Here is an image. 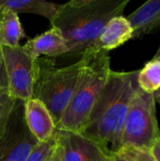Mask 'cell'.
<instances>
[{
    "label": "cell",
    "mask_w": 160,
    "mask_h": 161,
    "mask_svg": "<svg viewBox=\"0 0 160 161\" xmlns=\"http://www.w3.org/2000/svg\"><path fill=\"white\" fill-rule=\"evenodd\" d=\"M159 138L154 95L139 88L130 102L124 122L122 147L135 146L150 149Z\"/></svg>",
    "instance_id": "5b68a950"
},
{
    "label": "cell",
    "mask_w": 160,
    "mask_h": 161,
    "mask_svg": "<svg viewBox=\"0 0 160 161\" xmlns=\"http://www.w3.org/2000/svg\"><path fill=\"white\" fill-rule=\"evenodd\" d=\"M53 153H54V152H53ZM52 155H53V154H52ZM51 159H52V156H51V157H50V158H48L46 161H51Z\"/></svg>",
    "instance_id": "d4e9b609"
},
{
    "label": "cell",
    "mask_w": 160,
    "mask_h": 161,
    "mask_svg": "<svg viewBox=\"0 0 160 161\" xmlns=\"http://www.w3.org/2000/svg\"><path fill=\"white\" fill-rule=\"evenodd\" d=\"M57 145L56 132L54 137L47 142H39V144L33 149L25 161H46L53 154Z\"/></svg>",
    "instance_id": "e0dca14e"
},
{
    "label": "cell",
    "mask_w": 160,
    "mask_h": 161,
    "mask_svg": "<svg viewBox=\"0 0 160 161\" xmlns=\"http://www.w3.org/2000/svg\"><path fill=\"white\" fill-rule=\"evenodd\" d=\"M57 137V136H56ZM51 161H63V152H62V147L60 143L58 142L57 139V145L55 147L54 153L52 155V159Z\"/></svg>",
    "instance_id": "d6986e66"
},
{
    "label": "cell",
    "mask_w": 160,
    "mask_h": 161,
    "mask_svg": "<svg viewBox=\"0 0 160 161\" xmlns=\"http://www.w3.org/2000/svg\"><path fill=\"white\" fill-rule=\"evenodd\" d=\"M125 161H156L151 150L148 148L123 146L118 153Z\"/></svg>",
    "instance_id": "2e32d148"
},
{
    "label": "cell",
    "mask_w": 160,
    "mask_h": 161,
    "mask_svg": "<svg viewBox=\"0 0 160 161\" xmlns=\"http://www.w3.org/2000/svg\"><path fill=\"white\" fill-rule=\"evenodd\" d=\"M139 88L148 93L160 89V57H154L138 74Z\"/></svg>",
    "instance_id": "9a60e30c"
},
{
    "label": "cell",
    "mask_w": 160,
    "mask_h": 161,
    "mask_svg": "<svg viewBox=\"0 0 160 161\" xmlns=\"http://www.w3.org/2000/svg\"><path fill=\"white\" fill-rule=\"evenodd\" d=\"M62 4L41 0H0V8H6L15 13H33L44 17L51 25L55 21Z\"/></svg>",
    "instance_id": "4fadbf2b"
},
{
    "label": "cell",
    "mask_w": 160,
    "mask_h": 161,
    "mask_svg": "<svg viewBox=\"0 0 160 161\" xmlns=\"http://www.w3.org/2000/svg\"><path fill=\"white\" fill-rule=\"evenodd\" d=\"M138 71L111 72L87 125L80 133L108 155L122 148L124 122L130 102L139 89Z\"/></svg>",
    "instance_id": "6da1fadb"
},
{
    "label": "cell",
    "mask_w": 160,
    "mask_h": 161,
    "mask_svg": "<svg viewBox=\"0 0 160 161\" xmlns=\"http://www.w3.org/2000/svg\"><path fill=\"white\" fill-rule=\"evenodd\" d=\"M129 0H72L62 4L52 26L62 33L68 55L82 56L89 51L103 27L124 13Z\"/></svg>",
    "instance_id": "7a4b0ae2"
},
{
    "label": "cell",
    "mask_w": 160,
    "mask_h": 161,
    "mask_svg": "<svg viewBox=\"0 0 160 161\" xmlns=\"http://www.w3.org/2000/svg\"><path fill=\"white\" fill-rule=\"evenodd\" d=\"M22 47L24 51L35 60L43 56L57 58L69 54V48L62 33L55 26L28 40Z\"/></svg>",
    "instance_id": "30bf717a"
},
{
    "label": "cell",
    "mask_w": 160,
    "mask_h": 161,
    "mask_svg": "<svg viewBox=\"0 0 160 161\" xmlns=\"http://www.w3.org/2000/svg\"><path fill=\"white\" fill-rule=\"evenodd\" d=\"M0 17V46L17 47L20 41L25 38V32L22 27L19 16L12 10L1 8Z\"/></svg>",
    "instance_id": "5bb4252c"
},
{
    "label": "cell",
    "mask_w": 160,
    "mask_h": 161,
    "mask_svg": "<svg viewBox=\"0 0 160 161\" xmlns=\"http://www.w3.org/2000/svg\"><path fill=\"white\" fill-rule=\"evenodd\" d=\"M153 95H154L155 101H156V102H157V103L160 105V89L159 90H157L156 92H154V93H153Z\"/></svg>",
    "instance_id": "7402d4cb"
},
{
    "label": "cell",
    "mask_w": 160,
    "mask_h": 161,
    "mask_svg": "<svg viewBox=\"0 0 160 161\" xmlns=\"http://www.w3.org/2000/svg\"><path fill=\"white\" fill-rule=\"evenodd\" d=\"M81 58L83 67L73 97L57 124V130L81 133L112 72L110 57L105 51H87Z\"/></svg>",
    "instance_id": "3957f363"
},
{
    "label": "cell",
    "mask_w": 160,
    "mask_h": 161,
    "mask_svg": "<svg viewBox=\"0 0 160 161\" xmlns=\"http://www.w3.org/2000/svg\"><path fill=\"white\" fill-rule=\"evenodd\" d=\"M154 57H160V43H159V47H158V49H157V53L155 54V56Z\"/></svg>",
    "instance_id": "cb8c5ba5"
},
{
    "label": "cell",
    "mask_w": 160,
    "mask_h": 161,
    "mask_svg": "<svg viewBox=\"0 0 160 161\" xmlns=\"http://www.w3.org/2000/svg\"><path fill=\"white\" fill-rule=\"evenodd\" d=\"M25 119L29 131L39 142H47L54 137L56 123L40 100L31 98L25 101Z\"/></svg>",
    "instance_id": "9c48e42d"
},
{
    "label": "cell",
    "mask_w": 160,
    "mask_h": 161,
    "mask_svg": "<svg viewBox=\"0 0 160 161\" xmlns=\"http://www.w3.org/2000/svg\"><path fill=\"white\" fill-rule=\"evenodd\" d=\"M108 161H125L121 156H119L118 154H112L110 155Z\"/></svg>",
    "instance_id": "44dd1931"
},
{
    "label": "cell",
    "mask_w": 160,
    "mask_h": 161,
    "mask_svg": "<svg viewBox=\"0 0 160 161\" xmlns=\"http://www.w3.org/2000/svg\"><path fill=\"white\" fill-rule=\"evenodd\" d=\"M1 50L7 75L8 94L15 100L31 99L37 77V59L31 58L22 45L1 47Z\"/></svg>",
    "instance_id": "8992f818"
},
{
    "label": "cell",
    "mask_w": 160,
    "mask_h": 161,
    "mask_svg": "<svg viewBox=\"0 0 160 161\" xmlns=\"http://www.w3.org/2000/svg\"><path fill=\"white\" fill-rule=\"evenodd\" d=\"M1 13H2V10H1V8H0V17H1Z\"/></svg>",
    "instance_id": "484cf974"
},
{
    "label": "cell",
    "mask_w": 160,
    "mask_h": 161,
    "mask_svg": "<svg viewBox=\"0 0 160 161\" xmlns=\"http://www.w3.org/2000/svg\"><path fill=\"white\" fill-rule=\"evenodd\" d=\"M39 144L25 119V101L16 100L0 138V161H25Z\"/></svg>",
    "instance_id": "52a82bcc"
},
{
    "label": "cell",
    "mask_w": 160,
    "mask_h": 161,
    "mask_svg": "<svg viewBox=\"0 0 160 161\" xmlns=\"http://www.w3.org/2000/svg\"><path fill=\"white\" fill-rule=\"evenodd\" d=\"M15 102L16 100L10 97L7 92H4L0 94V138L5 130Z\"/></svg>",
    "instance_id": "ac0fdd59"
},
{
    "label": "cell",
    "mask_w": 160,
    "mask_h": 161,
    "mask_svg": "<svg viewBox=\"0 0 160 161\" xmlns=\"http://www.w3.org/2000/svg\"><path fill=\"white\" fill-rule=\"evenodd\" d=\"M56 136L62 147L63 161H108V155L101 146L79 133L57 130Z\"/></svg>",
    "instance_id": "ba28073f"
},
{
    "label": "cell",
    "mask_w": 160,
    "mask_h": 161,
    "mask_svg": "<svg viewBox=\"0 0 160 161\" xmlns=\"http://www.w3.org/2000/svg\"><path fill=\"white\" fill-rule=\"evenodd\" d=\"M133 39V30L124 15L112 18L101 30L91 51L108 52Z\"/></svg>",
    "instance_id": "8fae6325"
},
{
    "label": "cell",
    "mask_w": 160,
    "mask_h": 161,
    "mask_svg": "<svg viewBox=\"0 0 160 161\" xmlns=\"http://www.w3.org/2000/svg\"><path fill=\"white\" fill-rule=\"evenodd\" d=\"M2 92H0V94H1V93H2Z\"/></svg>",
    "instance_id": "4316f807"
},
{
    "label": "cell",
    "mask_w": 160,
    "mask_h": 161,
    "mask_svg": "<svg viewBox=\"0 0 160 161\" xmlns=\"http://www.w3.org/2000/svg\"><path fill=\"white\" fill-rule=\"evenodd\" d=\"M150 150L156 161H160V138L155 142V143L152 145Z\"/></svg>",
    "instance_id": "ffe728a7"
},
{
    "label": "cell",
    "mask_w": 160,
    "mask_h": 161,
    "mask_svg": "<svg viewBox=\"0 0 160 161\" xmlns=\"http://www.w3.org/2000/svg\"><path fill=\"white\" fill-rule=\"evenodd\" d=\"M132 30L133 39L160 31V0H149L126 16Z\"/></svg>",
    "instance_id": "7c38bea8"
},
{
    "label": "cell",
    "mask_w": 160,
    "mask_h": 161,
    "mask_svg": "<svg viewBox=\"0 0 160 161\" xmlns=\"http://www.w3.org/2000/svg\"><path fill=\"white\" fill-rule=\"evenodd\" d=\"M3 55H2V50H1V47H0V65L3 63Z\"/></svg>",
    "instance_id": "603a6c76"
},
{
    "label": "cell",
    "mask_w": 160,
    "mask_h": 161,
    "mask_svg": "<svg viewBox=\"0 0 160 161\" xmlns=\"http://www.w3.org/2000/svg\"><path fill=\"white\" fill-rule=\"evenodd\" d=\"M80 58L67 66L58 67L51 58L37 59V77L33 97L44 104L56 125L62 118L76 88L83 67Z\"/></svg>",
    "instance_id": "277c9868"
}]
</instances>
